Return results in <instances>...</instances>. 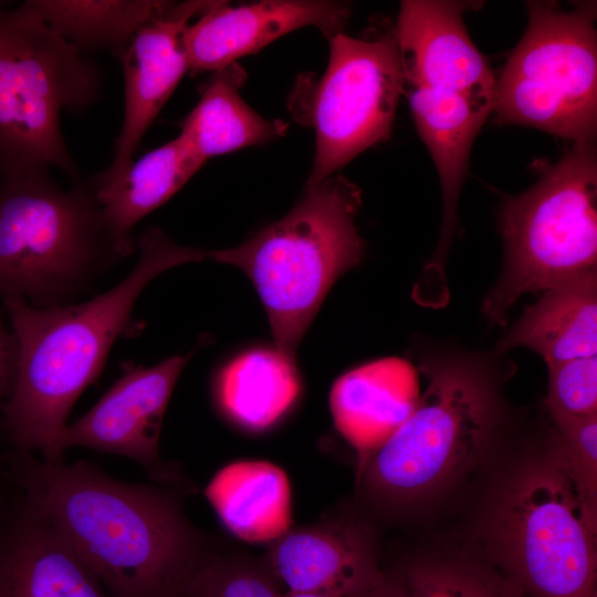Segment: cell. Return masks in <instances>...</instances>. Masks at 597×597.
<instances>
[{
    "instance_id": "obj_1",
    "label": "cell",
    "mask_w": 597,
    "mask_h": 597,
    "mask_svg": "<svg viewBox=\"0 0 597 597\" xmlns=\"http://www.w3.org/2000/svg\"><path fill=\"white\" fill-rule=\"evenodd\" d=\"M0 472L111 597H177L213 553L185 514L188 485L127 483L86 460L48 463L14 449Z\"/></svg>"
},
{
    "instance_id": "obj_2",
    "label": "cell",
    "mask_w": 597,
    "mask_h": 597,
    "mask_svg": "<svg viewBox=\"0 0 597 597\" xmlns=\"http://www.w3.org/2000/svg\"><path fill=\"white\" fill-rule=\"evenodd\" d=\"M137 244L139 259L129 274L86 302L40 308L21 296L3 297L17 365L0 431L12 449L38 451L48 463L63 461L59 437L70 410L100 375L140 293L160 273L197 261L195 248L174 243L158 228L143 232Z\"/></svg>"
},
{
    "instance_id": "obj_3",
    "label": "cell",
    "mask_w": 597,
    "mask_h": 597,
    "mask_svg": "<svg viewBox=\"0 0 597 597\" xmlns=\"http://www.w3.org/2000/svg\"><path fill=\"white\" fill-rule=\"evenodd\" d=\"M427 388L409 417L360 465L364 499L402 515L467 476L491 450L504 408L499 378L484 358L459 352L422 357Z\"/></svg>"
},
{
    "instance_id": "obj_4",
    "label": "cell",
    "mask_w": 597,
    "mask_h": 597,
    "mask_svg": "<svg viewBox=\"0 0 597 597\" xmlns=\"http://www.w3.org/2000/svg\"><path fill=\"white\" fill-rule=\"evenodd\" d=\"M596 533L545 440L492 488L479 553L524 597H597Z\"/></svg>"
},
{
    "instance_id": "obj_5",
    "label": "cell",
    "mask_w": 597,
    "mask_h": 597,
    "mask_svg": "<svg viewBox=\"0 0 597 597\" xmlns=\"http://www.w3.org/2000/svg\"><path fill=\"white\" fill-rule=\"evenodd\" d=\"M362 190L342 175L306 186L281 219L238 247L203 258L242 270L268 314L276 349H296L336 280L358 265L365 243L356 227Z\"/></svg>"
},
{
    "instance_id": "obj_6",
    "label": "cell",
    "mask_w": 597,
    "mask_h": 597,
    "mask_svg": "<svg viewBox=\"0 0 597 597\" xmlns=\"http://www.w3.org/2000/svg\"><path fill=\"white\" fill-rule=\"evenodd\" d=\"M118 251L87 181L62 188L49 170L0 181V294L64 305Z\"/></svg>"
},
{
    "instance_id": "obj_7",
    "label": "cell",
    "mask_w": 597,
    "mask_h": 597,
    "mask_svg": "<svg viewBox=\"0 0 597 597\" xmlns=\"http://www.w3.org/2000/svg\"><path fill=\"white\" fill-rule=\"evenodd\" d=\"M101 74L24 2L0 6V177L57 168L72 182L78 170L60 115L100 97Z\"/></svg>"
},
{
    "instance_id": "obj_8",
    "label": "cell",
    "mask_w": 597,
    "mask_h": 597,
    "mask_svg": "<svg viewBox=\"0 0 597 597\" xmlns=\"http://www.w3.org/2000/svg\"><path fill=\"white\" fill-rule=\"evenodd\" d=\"M596 143L589 140L574 144L528 190L504 200V264L481 305L486 318L504 325L523 294L596 269Z\"/></svg>"
},
{
    "instance_id": "obj_9",
    "label": "cell",
    "mask_w": 597,
    "mask_h": 597,
    "mask_svg": "<svg viewBox=\"0 0 597 597\" xmlns=\"http://www.w3.org/2000/svg\"><path fill=\"white\" fill-rule=\"evenodd\" d=\"M526 8V31L495 80V122L532 126L574 144L596 140L595 2L569 11L552 1H527Z\"/></svg>"
},
{
    "instance_id": "obj_10",
    "label": "cell",
    "mask_w": 597,
    "mask_h": 597,
    "mask_svg": "<svg viewBox=\"0 0 597 597\" xmlns=\"http://www.w3.org/2000/svg\"><path fill=\"white\" fill-rule=\"evenodd\" d=\"M329 59L312 100L315 156L306 186L333 176L391 135L402 72L395 33L328 39Z\"/></svg>"
},
{
    "instance_id": "obj_11",
    "label": "cell",
    "mask_w": 597,
    "mask_h": 597,
    "mask_svg": "<svg viewBox=\"0 0 597 597\" xmlns=\"http://www.w3.org/2000/svg\"><path fill=\"white\" fill-rule=\"evenodd\" d=\"M196 349L150 367L128 365L85 415L64 427L60 451L84 447L123 455L158 484H182L180 468L159 454V437L175 385Z\"/></svg>"
},
{
    "instance_id": "obj_12",
    "label": "cell",
    "mask_w": 597,
    "mask_h": 597,
    "mask_svg": "<svg viewBox=\"0 0 597 597\" xmlns=\"http://www.w3.org/2000/svg\"><path fill=\"white\" fill-rule=\"evenodd\" d=\"M212 3L166 1L128 43L119 57L125 91L122 129L114 144L112 163L91 180L109 181L130 165L143 136L189 71L186 48L189 21Z\"/></svg>"
},
{
    "instance_id": "obj_13",
    "label": "cell",
    "mask_w": 597,
    "mask_h": 597,
    "mask_svg": "<svg viewBox=\"0 0 597 597\" xmlns=\"http://www.w3.org/2000/svg\"><path fill=\"white\" fill-rule=\"evenodd\" d=\"M459 1L400 2L394 31L402 86H425L462 95L492 113L495 78L470 39Z\"/></svg>"
},
{
    "instance_id": "obj_14",
    "label": "cell",
    "mask_w": 597,
    "mask_h": 597,
    "mask_svg": "<svg viewBox=\"0 0 597 597\" xmlns=\"http://www.w3.org/2000/svg\"><path fill=\"white\" fill-rule=\"evenodd\" d=\"M287 591L360 597L381 576L373 527L349 514L289 530L263 559Z\"/></svg>"
},
{
    "instance_id": "obj_15",
    "label": "cell",
    "mask_w": 597,
    "mask_h": 597,
    "mask_svg": "<svg viewBox=\"0 0 597 597\" xmlns=\"http://www.w3.org/2000/svg\"><path fill=\"white\" fill-rule=\"evenodd\" d=\"M350 13V6L342 1L265 0L237 6L214 1L187 29L189 71L213 73L305 27H315L329 39L343 32Z\"/></svg>"
},
{
    "instance_id": "obj_16",
    "label": "cell",
    "mask_w": 597,
    "mask_h": 597,
    "mask_svg": "<svg viewBox=\"0 0 597 597\" xmlns=\"http://www.w3.org/2000/svg\"><path fill=\"white\" fill-rule=\"evenodd\" d=\"M0 513V597H111L19 493Z\"/></svg>"
},
{
    "instance_id": "obj_17",
    "label": "cell",
    "mask_w": 597,
    "mask_h": 597,
    "mask_svg": "<svg viewBox=\"0 0 597 597\" xmlns=\"http://www.w3.org/2000/svg\"><path fill=\"white\" fill-rule=\"evenodd\" d=\"M417 383L412 367L400 358L376 360L341 376L329 407L335 428L358 452L359 465L415 409Z\"/></svg>"
},
{
    "instance_id": "obj_18",
    "label": "cell",
    "mask_w": 597,
    "mask_h": 597,
    "mask_svg": "<svg viewBox=\"0 0 597 597\" xmlns=\"http://www.w3.org/2000/svg\"><path fill=\"white\" fill-rule=\"evenodd\" d=\"M206 161L180 134L144 154L116 178L88 180L107 229L123 256L132 253V230L167 202Z\"/></svg>"
},
{
    "instance_id": "obj_19",
    "label": "cell",
    "mask_w": 597,
    "mask_h": 597,
    "mask_svg": "<svg viewBox=\"0 0 597 597\" xmlns=\"http://www.w3.org/2000/svg\"><path fill=\"white\" fill-rule=\"evenodd\" d=\"M526 347L547 366L597 354V272L543 292L500 339L499 352Z\"/></svg>"
},
{
    "instance_id": "obj_20",
    "label": "cell",
    "mask_w": 597,
    "mask_h": 597,
    "mask_svg": "<svg viewBox=\"0 0 597 597\" xmlns=\"http://www.w3.org/2000/svg\"><path fill=\"white\" fill-rule=\"evenodd\" d=\"M205 495L224 527L244 542L272 543L291 530V484L286 473L269 461L224 465Z\"/></svg>"
},
{
    "instance_id": "obj_21",
    "label": "cell",
    "mask_w": 597,
    "mask_h": 597,
    "mask_svg": "<svg viewBox=\"0 0 597 597\" xmlns=\"http://www.w3.org/2000/svg\"><path fill=\"white\" fill-rule=\"evenodd\" d=\"M245 77L237 62L213 72L198 103L180 124V135L205 161L271 143L286 133L283 121L261 116L242 98L240 88Z\"/></svg>"
},
{
    "instance_id": "obj_22",
    "label": "cell",
    "mask_w": 597,
    "mask_h": 597,
    "mask_svg": "<svg viewBox=\"0 0 597 597\" xmlns=\"http://www.w3.org/2000/svg\"><path fill=\"white\" fill-rule=\"evenodd\" d=\"M300 392L295 362L275 349L240 354L219 373L214 396L222 413L249 431H263L291 408Z\"/></svg>"
},
{
    "instance_id": "obj_23",
    "label": "cell",
    "mask_w": 597,
    "mask_h": 597,
    "mask_svg": "<svg viewBox=\"0 0 597 597\" xmlns=\"http://www.w3.org/2000/svg\"><path fill=\"white\" fill-rule=\"evenodd\" d=\"M27 4L81 53L118 60L137 32L165 6L157 0H29Z\"/></svg>"
},
{
    "instance_id": "obj_24",
    "label": "cell",
    "mask_w": 597,
    "mask_h": 597,
    "mask_svg": "<svg viewBox=\"0 0 597 597\" xmlns=\"http://www.w3.org/2000/svg\"><path fill=\"white\" fill-rule=\"evenodd\" d=\"M395 573L413 597H524L479 552L420 556Z\"/></svg>"
},
{
    "instance_id": "obj_25",
    "label": "cell",
    "mask_w": 597,
    "mask_h": 597,
    "mask_svg": "<svg viewBox=\"0 0 597 597\" xmlns=\"http://www.w3.org/2000/svg\"><path fill=\"white\" fill-rule=\"evenodd\" d=\"M546 438L570 480L589 523L597 528V413L549 415Z\"/></svg>"
},
{
    "instance_id": "obj_26",
    "label": "cell",
    "mask_w": 597,
    "mask_h": 597,
    "mask_svg": "<svg viewBox=\"0 0 597 597\" xmlns=\"http://www.w3.org/2000/svg\"><path fill=\"white\" fill-rule=\"evenodd\" d=\"M177 597H283L262 561L238 554H210Z\"/></svg>"
},
{
    "instance_id": "obj_27",
    "label": "cell",
    "mask_w": 597,
    "mask_h": 597,
    "mask_svg": "<svg viewBox=\"0 0 597 597\" xmlns=\"http://www.w3.org/2000/svg\"><path fill=\"white\" fill-rule=\"evenodd\" d=\"M545 407L549 415L589 416L597 413V356L547 366Z\"/></svg>"
},
{
    "instance_id": "obj_28",
    "label": "cell",
    "mask_w": 597,
    "mask_h": 597,
    "mask_svg": "<svg viewBox=\"0 0 597 597\" xmlns=\"http://www.w3.org/2000/svg\"><path fill=\"white\" fill-rule=\"evenodd\" d=\"M15 365V338L13 333L8 332L0 315V413L12 390Z\"/></svg>"
},
{
    "instance_id": "obj_29",
    "label": "cell",
    "mask_w": 597,
    "mask_h": 597,
    "mask_svg": "<svg viewBox=\"0 0 597 597\" xmlns=\"http://www.w3.org/2000/svg\"><path fill=\"white\" fill-rule=\"evenodd\" d=\"M360 597H413L395 572H383L378 580Z\"/></svg>"
},
{
    "instance_id": "obj_30",
    "label": "cell",
    "mask_w": 597,
    "mask_h": 597,
    "mask_svg": "<svg viewBox=\"0 0 597 597\" xmlns=\"http://www.w3.org/2000/svg\"><path fill=\"white\" fill-rule=\"evenodd\" d=\"M283 597H332L316 593H302V591H286Z\"/></svg>"
},
{
    "instance_id": "obj_31",
    "label": "cell",
    "mask_w": 597,
    "mask_h": 597,
    "mask_svg": "<svg viewBox=\"0 0 597 597\" xmlns=\"http://www.w3.org/2000/svg\"><path fill=\"white\" fill-rule=\"evenodd\" d=\"M3 494H4V493H3L2 486H1V484H0V513H1L3 506H4L6 502H7V501L4 500V495H3Z\"/></svg>"
}]
</instances>
